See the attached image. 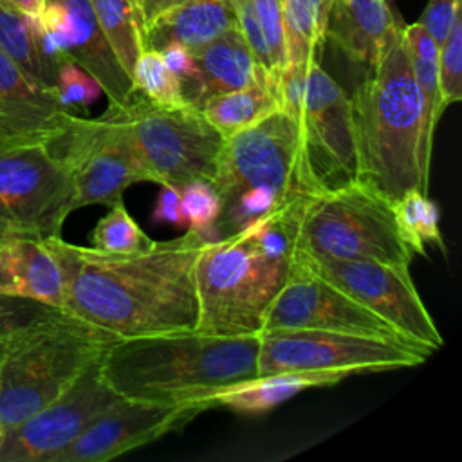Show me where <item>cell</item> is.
<instances>
[{
	"mask_svg": "<svg viewBox=\"0 0 462 462\" xmlns=\"http://www.w3.org/2000/svg\"><path fill=\"white\" fill-rule=\"evenodd\" d=\"M38 20L54 49L99 81L108 106L123 108L137 96L132 78L96 20L90 0H47Z\"/></svg>",
	"mask_w": 462,
	"mask_h": 462,
	"instance_id": "obj_17",
	"label": "cell"
},
{
	"mask_svg": "<svg viewBox=\"0 0 462 462\" xmlns=\"http://www.w3.org/2000/svg\"><path fill=\"white\" fill-rule=\"evenodd\" d=\"M72 112L0 49V141L58 137Z\"/></svg>",
	"mask_w": 462,
	"mask_h": 462,
	"instance_id": "obj_18",
	"label": "cell"
},
{
	"mask_svg": "<svg viewBox=\"0 0 462 462\" xmlns=\"http://www.w3.org/2000/svg\"><path fill=\"white\" fill-rule=\"evenodd\" d=\"M152 218L155 222H170L175 226H186L182 211H180L179 186H170V184L161 186V193H159L155 208L152 211Z\"/></svg>",
	"mask_w": 462,
	"mask_h": 462,
	"instance_id": "obj_39",
	"label": "cell"
},
{
	"mask_svg": "<svg viewBox=\"0 0 462 462\" xmlns=\"http://www.w3.org/2000/svg\"><path fill=\"white\" fill-rule=\"evenodd\" d=\"M258 350L260 334L159 332L116 339L99 359V374L125 399L209 410L215 393L258 375Z\"/></svg>",
	"mask_w": 462,
	"mask_h": 462,
	"instance_id": "obj_2",
	"label": "cell"
},
{
	"mask_svg": "<svg viewBox=\"0 0 462 462\" xmlns=\"http://www.w3.org/2000/svg\"><path fill=\"white\" fill-rule=\"evenodd\" d=\"M4 343H5V337L0 339V357H2V352H4Z\"/></svg>",
	"mask_w": 462,
	"mask_h": 462,
	"instance_id": "obj_43",
	"label": "cell"
},
{
	"mask_svg": "<svg viewBox=\"0 0 462 462\" xmlns=\"http://www.w3.org/2000/svg\"><path fill=\"white\" fill-rule=\"evenodd\" d=\"M269 330H325L413 345L375 312L316 273L296 251L282 289L263 314L260 334Z\"/></svg>",
	"mask_w": 462,
	"mask_h": 462,
	"instance_id": "obj_13",
	"label": "cell"
},
{
	"mask_svg": "<svg viewBox=\"0 0 462 462\" xmlns=\"http://www.w3.org/2000/svg\"><path fill=\"white\" fill-rule=\"evenodd\" d=\"M90 242L92 247L106 253H135L148 249L155 240L139 227L121 200L112 204L110 211L96 224Z\"/></svg>",
	"mask_w": 462,
	"mask_h": 462,
	"instance_id": "obj_31",
	"label": "cell"
},
{
	"mask_svg": "<svg viewBox=\"0 0 462 462\" xmlns=\"http://www.w3.org/2000/svg\"><path fill=\"white\" fill-rule=\"evenodd\" d=\"M199 81L189 96V103L200 106L208 97L231 92L258 81L267 74L254 60L238 27L226 31L217 40L193 52Z\"/></svg>",
	"mask_w": 462,
	"mask_h": 462,
	"instance_id": "obj_22",
	"label": "cell"
},
{
	"mask_svg": "<svg viewBox=\"0 0 462 462\" xmlns=\"http://www.w3.org/2000/svg\"><path fill=\"white\" fill-rule=\"evenodd\" d=\"M402 38L410 54L413 76L422 94V155L431 164L433 134L446 110L439 88V43L420 22L402 25Z\"/></svg>",
	"mask_w": 462,
	"mask_h": 462,
	"instance_id": "obj_26",
	"label": "cell"
},
{
	"mask_svg": "<svg viewBox=\"0 0 462 462\" xmlns=\"http://www.w3.org/2000/svg\"><path fill=\"white\" fill-rule=\"evenodd\" d=\"M285 218L292 249L305 256L395 265L413 260L399 236L390 202L361 182L303 195L285 208Z\"/></svg>",
	"mask_w": 462,
	"mask_h": 462,
	"instance_id": "obj_6",
	"label": "cell"
},
{
	"mask_svg": "<svg viewBox=\"0 0 462 462\" xmlns=\"http://www.w3.org/2000/svg\"><path fill=\"white\" fill-rule=\"evenodd\" d=\"M90 5L116 58L132 78L135 60L144 51V20L137 0H90Z\"/></svg>",
	"mask_w": 462,
	"mask_h": 462,
	"instance_id": "obj_28",
	"label": "cell"
},
{
	"mask_svg": "<svg viewBox=\"0 0 462 462\" xmlns=\"http://www.w3.org/2000/svg\"><path fill=\"white\" fill-rule=\"evenodd\" d=\"M49 143L69 166L74 209L121 202L126 188L144 180L123 126L110 110L96 119L72 112L63 132Z\"/></svg>",
	"mask_w": 462,
	"mask_h": 462,
	"instance_id": "obj_12",
	"label": "cell"
},
{
	"mask_svg": "<svg viewBox=\"0 0 462 462\" xmlns=\"http://www.w3.org/2000/svg\"><path fill=\"white\" fill-rule=\"evenodd\" d=\"M110 110L121 123L128 146L146 182L182 186L208 179L224 137L188 103L179 108L152 105L139 92L123 108Z\"/></svg>",
	"mask_w": 462,
	"mask_h": 462,
	"instance_id": "obj_8",
	"label": "cell"
},
{
	"mask_svg": "<svg viewBox=\"0 0 462 462\" xmlns=\"http://www.w3.org/2000/svg\"><path fill=\"white\" fill-rule=\"evenodd\" d=\"M45 2L47 0H0V5L18 11V13H23L32 18H40V14L45 7Z\"/></svg>",
	"mask_w": 462,
	"mask_h": 462,
	"instance_id": "obj_41",
	"label": "cell"
},
{
	"mask_svg": "<svg viewBox=\"0 0 462 462\" xmlns=\"http://www.w3.org/2000/svg\"><path fill=\"white\" fill-rule=\"evenodd\" d=\"M180 2H184V0H137V5L141 9V14H143V20H144V25H146L157 14L164 13L166 9H170L173 5H179Z\"/></svg>",
	"mask_w": 462,
	"mask_h": 462,
	"instance_id": "obj_40",
	"label": "cell"
},
{
	"mask_svg": "<svg viewBox=\"0 0 462 462\" xmlns=\"http://www.w3.org/2000/svg\"><path fill=\"white\" fill-rule=\"evenodd\" d=\"M285 208L202 245L195 262L197 330L217 336L260 334L263 314L292 262Z\"/></svg>",
	"mask_w": 462,
	"mask_h": 462,
	"instance_id": "obj_4",
	"label": "cell"
},
{
	"mask_svg": "<svg viewBox=\"0 0 462 462\" xmlns=\"http://www.w3.org/2000/svg\"><path fill=\"white\" fill-rule=\"evenodd\" d=\"M439 88L444 108L462 99V16L457 14L448 38L439 47Z\"/></svg>",
	"mask_w": 462,
	"mask_h": 462,
	"instance_id": "obj_33",
	"label": "cell"
},
{
	"mask_svg": "<svg viewBox=\"0 0 462 462\" xmlns=\"http://www.w3.org/2000/svg\"><path fill=\"white\" fill-rule=\"evenodd\" d=\"M233 27L238 25L229 0H184L144 25L143 45L161 51L179 43L197 52Z\"/></svg>",
	"mask_w": 462,
	"mask_h": 462,
	"instance_id": "obj_20",
	"label": "cell"
},
{
	"mask_svg": "<svg viewBox=\"0 0 462 462\" xmlns=\"http://www.w3.org/2000/svg\"><path fill=\"white\" fill-rule=\"evenodd\" d=\"M332 0H282L287 63L319 60Z\"/></svg>",
	"mask_w": 462,
	"mask_h": 462,
	"instance_id": "obj_27",
	"label": "cell"
},
{
	"mask_svg": "<svg viewBox=\"0 0 462 462\" xmlns=\"http://www.w3.org/2000/svg\"><path fill=\"white\" fill-rule=\"evenodd\" d=\"M220 195L222 208L251 188L273 189L282 206L309 195L298 155L294 119L276 110L258 123L224 137L208 179Z\"/></svg>",
	"mask_w": 462,
	"mask_h": 462,
	"instance_id": "obj_11",
	"label": "cell"
},
{
	"mask_svg": "<svg viewBox=\"0 0 462 462\" xmlns=\"http://www.w3.org/2000/svg\"><path fill=\"white\" fill-rule=\"evenodd\" d=\"M202 411L206 408L200 404L173 406L119 397L52 462H106L180 430Z\"/></svg>",
	"mask_w": 462,
	"mask_h": 462,
	"instance_id": "obj_16",
	"label": "cell"
},
{
	"mask_svg": "<svg viewBox=\"0 0 462 462\" xmlns=\"http://www.w3.org/2000/svg\"><path fill=\"white\" fill-rule=\"evenodd\" d=\"M159 52L162 54L170 70L180 79L182 88H184V96L189 101V96L195 90V85L199 81V69H197L195 54L189 49H186L184 45H179V43H168Z\"/></svg>",
	"mask_w": 462,
	"mask_h": 462,
	"instance_id": "obj_37",
	"label": "cell"
},
{
	"mask_svg": "<svg viewBox=\"0 0 462 462\" xmlns=\"http://www.w3.org/2000/svg\"><path fill=\"white\" fill-rule=\"evenodd\" d=\"M280 110L296 123L300 170L307 193L357 182L350 97L319 60L285 63L278 74Z\"/></svg>",
	"mask_w": 462,
	"mask_h": 462,
	"instance_id": "obj_7",
	"label": "cell"
},
{
	"mask_svg": "<svg viewBox=\"0 0 462 462\" xmlns=\"http://www.w3.org/2000/svg\"><path fill=\"white\" fill-rule=\"evenodd\" d=\"M253 5L258 16L263 38L267 42L273 67L278 74V70L287 63L283 22H282V0H253Z\"/></svg>",
	"mask_w": 462,
	"mask_h": 462,
	"instance_id": "obj_35",
	"label": "cell"
},
{
	"mask_svg": "<svg viewBox=\"0 0 462 462\" xmlns=\"http://www.w3.org/2000/svg\"><path fill=\"white\" fill-rule=\"evenodd\" d=\"M63 273L61 310L119 339L197 327L195 262L209 240L188 227L135 253L43 238Z\"/></svg>",
	"mask_w": 462,
	"mask_h": 462,
	"instance_id": "obj_1",
	"label": "cell"
},
{
	"mask_svg": "<svg viewBox=\"0 0 462 462\" xmlns=\"http://www.w3.org/2000/svg\"><path fill=\"white\" fill-rule=\"evenodd\" d=\"M72 211V177L49 141H0V240L61 236Z\"/></svg>",
	"mask_w": 462,
	"mask_h": 462,
	"instance_id": "obj_9",
	"label": "cell"
},
{
	"mask_svg": "<svg viewBox=\"0 0 462 462\" xmlns=\"http://www.w3.org/2000/svg\"><path fill=\"white\" fill-rule=\"evenodd\" d=\"M460 13V0H428L426 9L420 16V23L433 36V40L442 45L448 38L449 29Z\"/></svg>",
	"mask_w": 462,
	"mask_h": 462,
	"instance_id": "obj_36",
	"label": "cell"
},
{
	"mask_svg": "<svg viewBox=\"0 0 462 462\" xmlns=\"http://www.w3.org/2000/svg\"><path fill=\"white\" fill-rule=\"evenodd\" d=\"M132 83L135 92L155 106L179 108L189 103L180 79L170 70L159 51L144 49L139 54L132 70Z\"/></svg>",
	"mask_w": 462,
	"mask_h": 462,
	"instance_id": "obj_30",
	"label": "cell"
},
{
	"mask_svg": "<svg viewBox=\"0 0 462 462\" xmlns=\"http://www.w3.org/2000/svg\"><path fill=\"white\" fill-rule=\"evenodd\" d=\"M0 294L63 307V273L40 238L0 240Z\"/></svg>",
	"mask_w": 462,
	"mask_h": 462,
	"instance_id": "obj_19",
	"label": "cell"
},
{
	"mask_svg": "<svg viewBox=\"0 0 462 462\" xmlns=\"http://www.w3.org/2000/svg\"><path fill=\"white\" fill-rule=\"evenodd\" d=\"M199 108L222 137H229L280 110L276 76H263L247 87L211 96Z\"/></svg>",
	"mask_w": 462,
	"mask_h": 462,
	"instance_id": "obj_25",
	"label": "cell"
},
{
	"mask_svg": "<svg viewBox=\"0 0 462 462\" xmlns=\"http://www.w3.org/2000/svg\"><path fill=\"white\" fill-rule=\"evenodd\" d=\"M395 23L386 0H332L325 40L368 70L377 61Z\"/></svg>",
	"mask_w": 462,
	"mask_h": 462,
	"instance_id": "obj_21",
	"label": "cell"
},
{
	"mask_svg": "<svg viewBox=\"0 0 462 462\" xmlns=\"http://www.w3.org/2000/svg\"><path fill=\"white\" fill-rule=\"evenodd\" d=\"M0 49L38 85L56 92V79L63 58L38 18L0 5Z\"/></svg>",
	"mask_w": 462,
	"mask_h": 462,
	"instance_id": "obj_24",
	"label": "cell"
},
{
	"mask_svg": "<svg viewBox=\"0 0 462 462\" xmlns=\"http://www.w3.org/2000/svg\"><path fill=\"white\" fill-rule=\"evenodd\" d=\"M339 381H343L341 375L328 372L258 374L215 393L211 397V406H224L244 415H262L301 393L303 390L332 386Z\"/></svg>",
	"mask_w": 462,
	"mask_h": 462,
	"instance_id": "obj_23",
	"label": "cell"
},
{
	"mask_svg": "<svg viewBox=\"0 0 462 462\" xmlns=\"http://www.w3.org/2000/svg\"><path fill=\"white\" fill-rule=\"evenodd\" d=\"M399 236L415 254L424 256L428 245L439 247L446 254L440 233V211L435 200L420 189H410L390 204Z\"/></svg>",
	"mask_w": 462,
	"mask_h": 462,
	"instance_id": "obj_29",
	"label": "cell"
},
{
	"mask_svg": "<svg viewBox=\"0 0 462 462\" xmlns=\"http://www.w3.org/2000/svg\"><path fill=\"white\" fill-rule=\"evenodd\" d=\"M298 254L316 273L375 312L413 345L430 352L444 345V337L410 276V265Z\"/></svg>",
	"mask_w": 462,
	"mask_h": 462,
	"instance_id": "obj_14",
	"label": "cell"
},
{
	"mask_svg": "<svg viewBox=\"0 0 462 462\" xmlns=\"http://www.w3.org/2000/svg\"><path fill=\"white\" fill-rule=\"evenodd\" d=\"M47 309L51 307L38 301L0 294V339L7 337L16 327L23 325Z\"/></svg>",
	"mask_w": 462,
	"mask_h": 462,
	"instance_id": "obj_38",
	"label": "cell"
},
{
	"mask_svg": "<svg viewBox=\"0 0 462 462\" xmlns=\"http://www.w3.org/2000/svg\"><path fill=\"white\" fill-rule=\"evenodd\" d=\"M103 94L99 81L85 69L70 60H63L58 69L56 96L60 103L72 112V108H87Z\"/></svg>",
	"mask_w": 462,
	"mask_h": 462,
	"instance_id": "obj_34",
	"label": "cell"
},
{
	"mask_svg": "<svg viewBox=\"0 0 462 462\" xmlns=\"http://www.w3.org/2000/svg\"><path fill=\"white\" fill-rule=\"evenodd\" d=\"M180 211L188 227L215 240V224L222 213V200L206 179H191L180 188Z\"/></svg>",
	"mask_w": 462,
	"mask_h": 462,
	"instance_id": "obj_32",
	"label": "cell"
},
{
	"mask_svg": "<svg viewBox=\"0 0 462 462\" xmlns=\"http://www.w3.org/2000/svg\"><path fill=\"white\" fill-rule=\"evenodd\" d=\"M119 397L103 381L96 361L61 395L5 431L0 462H52Z\"/></svg>",
	"mask_w": 462,
	"mask_h": 462,
	"instance_id": "obj_15",
	"label": "cell"
},
{
	"mask_svg": "<svg viewBox=\"0 0 462 462\" xmlns=\"http://www.w3.org/2000/svg\"><path fill=\"white\" fill-rule=\"evenodd\" d=\"M119 337L60 309L16 327L0 357V422L9 431L61 395Z\"/></svg>",
	"mask_w": 462,
	"mask_h": 462,
	"instance_id": "obj_5",
	"label": "cell"
},
{
	"mask_svg": "<svg viewBox=\"0 0 462 462\" xmlns=\"http://www.w3.org/2000/svg\"><path fill=\"white\" fill-rule=\"evenodd\" d=\"M431 352L383 337L325 332L269 330L260 334L258 374L328 372L343 379L422 365Z\"/></svg>",
	"mask_w": 462,
	"mask_h": 462,
	"instance_id": "obj_10",
	"label": "cell"
},
{
	"mask_svg": "<svg viewBox=\"0 0 462 462\" xmlns=\"http://www.w3.org/2000/svg\"><path fill=\"white\" fill-rule=\"evenodd\" d=\"M4 435H5V431H4V428H2V422H0V444H2V440H4Z\"/></svg>",
	"mask_w": 462,
	"mask_h": 462,
	"instance_id": "obj_42",
	"label": "cell"
},
{
	"mask_svg": "<svg viewBox=\"0 0 462 462\" xmlns=\"http://www.w3.org/2000/svg\"><path fill=\"white\" fill-rule=\"evenodd\" d=\"M357 182L390 204L410 189L428 193L422 155V94L402 25L395 23L366 78L350 96Z\"/></svg>",
	"mask_w": 462,
	"mask_h": 462,
	"instance_id": "obj_3",
	"label": "cell"
}]
</instances>
